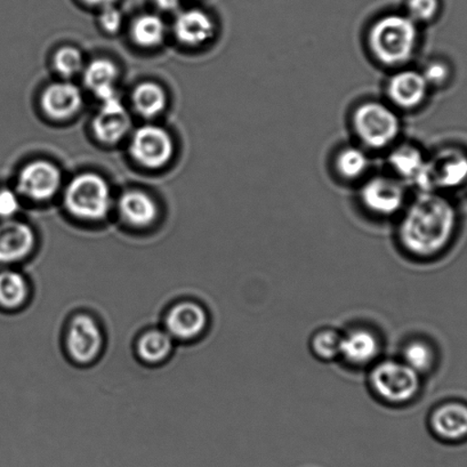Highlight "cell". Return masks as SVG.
I'll return each instance as SVG.
<instances>
[{
	"instance_id": "obj_1",
	"label": "cell",
	"mask_w": 467,
	"mask_h": 467,
	"mask_svg": "<svg viewBox=\"0 0 467 467\" xmlns=\"http://www.w3.org/2000/svg\"><path fill=\"white\" fill-rule=\"evenodd\" d=\"M397 220L399 249L419 263L441 258L455 243L460 228L455 203L438 192H417Z\"/></svg>"
},
{
	"instance_id": "obj_2",
	"label": "cell",
	"mask_w": 467,
	"mask_h": 467,
	"mask_svg": "<svg viewBox=\"0 0 467 467\" xmlns=\"http://www.w3.org/2000/svg\"><path fill=\"white\" fill-rule=\"evenodd\" d=\"M367 47L379 66L400 69L410 66L419 51L420 26L406 13L379 17L367 31Z\"/></svg>"
},
{
	"instance_id": "obj_3",
	"label": "cell",
	"mask_w": 467,
	"mask_h": 467,
	"mask_svg": "<svg viewBox=\"0 0 467 467\" xmlns=\"http://www.w3.org/2000/svg\"><path fill=\"white\" fill-rule=\"evenodd\" d=\"M423 380L399 357H382L367 369L371 396L389 408H405L419 400Z\"/></svg>"
},
{
	"instance_id": "obj_4",
	"label": "cell",
	"mask_w": 467,
	"mask_h": 467,
	"mask_svg": "<svg viewBox=\"0 0 467 467\" xmlns=\"http://www.w3.org/2000/svg\"><path fill=\"white\" fill-rule=\"evenodd\" d=\"M358 142L368 151H384L399 142L402 131L400 112L388 101L367 99L351 113Z\"/></svg>"
},
{
	"instance_id": "obj_5",
	"label": "cell",
	"mask_w": 467,
	"mask_h": 467,
	"mask_svg": "<svg viewBox=\"0 0 467 467\" xmlns=\"http://www.w3.org/2000/svg\"><path fill=\"white\" fill-rule=\"evenodd\" d=\"M358 201L374 219H398L410 201V188L389 171L370 174L360 183Z\"/></svg>"
},
{
	"instance_id": "obj_6",
	"label": "cell",
	"mask_w": 467,
	"mask_h": 467,
	"mask_svg": "<svg viewBox=\"0 0 467 467\" xmlns=\"http://www.w3.org/2000/svg\"><path fill=\"white\" fill-rule=\"evenodd\" d=\"M111 205V189L97 173L77 175L67 185L65 206L76 219L101 221L108 216Z\"/></svg>"
},
{
	"instance_id": "obj_7",
	"label": "cell",
	"mask_w": 467,
	"mask_h": 467,
	"mask_svg": "<svg viewBox=\"0 0 467 467\" xmlns=\"http://www.w3.org/2000/svg\"><path fill=\"white\" fill-rule=\"evenodd\" d=\"M384 338L373 325L359 323L342 330L339 361L350 369H368L383 357Z\"/></svg>"
},
{
	"instance_id": "obj_8",
	"label": "cell",
	"mask_w": 467,
	"mask_h": 467,
	"mask_svg": "<svg viewBox=\"0 0 467 467\" xmlns=\"http://www.w3.org/2000/svg\"><path fill=\"white\" fill-rule=\"evenodd\" d=\"M389 173L417 192H432L430 182L429 154L415 143L399 142L388 153Z\"/></svg>"
},
{
	"instance_id": "obj_9",
	"label": "cell",
	"mask_w": 467,
	"mask_h": 467,
	"mask_svg": "<svg viewBox=\"0 0 467 467\" xmlns=\"http://www.w3.org/2000/svg\"><path fill=\"white\" fill-rule=\"evenodd\" d=\"M430 182L432 192L449 194L467 187V151L447 145L429 156Z\"/></svg>"
},
{
	"instance_id": "obj_10",
	"label": "cell",
	"mask_w": 467,
	"mask_h": 467,
	"mask_svg": "<svg viewBox=\"0 0 467 467\" xmlns=\"http://www.w3.org/2000/svg\"><path fill=\"white\" fill-rule=\"evenodd\" d=\"M174 150L173 139L161 126L144 125L130 136V156L145 169H162L173 158Z\"/></svg>"
},
{
	"instance_id": "obj_11",
	"label": "cell",
	"mask_w": 467,
	"mask_h": 467,
	"mask_svg": "<svg viewBox=\"0 0 467 467\" xmlns=\"http://www.w3.org/2000/svg\"><path fill=\"white\" fill-rule=\"evenodd\" d=\"M431 92L420 69L403 67L396 69L385 83V97L399 112L419 110Z\"/></svg>"
},
{
	"instance_id": "obj_12",
	"label": "cell",
	"mask_w": 467,
	"mask_h": 467,
	"mask_svg": "<svg viewBox=\"0 0 467 467\" xmlns=\"http://www.w3.org/2000/svg\"><path fill=\"white\" fill-rule=\"evenodd\" d=\"M426 425L439 442L460 444L467 441V402L458 399L440 401L430 410Z\"/></svg>"
},
{
	"instance_id": "obj_13",
	"label": "cell",
	"mask_w": 467,
	"mask_h": 467,
	"mask_svg": "<svg viewBox=\"0 0 467 467\" xmlns=\"http://www.w3.org/2000/svg\"><path fill=\"white\" fill-rule=\"evenodd\" d=\"M61 185V171L47 161L29 162L17 178V192L34 202H47L56 197Z\"/></svg>"
},
{
	"instance_id": "obj_14",
	"label": "cell",
	"mask_w": 467,
	"mask_h": 467,
	"mask_svg": "<svg viewBox=\"0 0 467 467\" xmlns=\"http://www.w3.org/2000/svg\"><path fill=\"white\" fill-rule=\"evenodd\" d=\"M103 334L99 324L88 315H77L67 333V348L80 365H88L101 355Z\"/></svg>"
},
{
	"instance_id": "obj_15",
	"label": "cell",
	"mask_w": 467,
	"mask_h": 467,
	"mask_svg": "<svg viewBox=\"0 0 467 467\" xmlns=\"http://www.w3.org/2000/svg\"><path fill=\"white\" fill-rule=\"evenodd\" d=\"M36 242L35 231L25 222L0 221V266L26 260L34 252Z\"/></svg>"
},
{
	"instance_id": "obj_16",
	"label": "cell",
	"mask_w": 467,
	"mask_h": 467,
	"mask_svg": "<svg viewBox=\"0 0 467 467\" xmlns=\"http://www.w3.org/2000/svg\"><path fill=\"white\" fill-rule=\"evenodd\" d=\"M130 126L129 112L118 95L101 101V107L92 122L94 135L104 144L120 142L129 134Z\"/></svg>"
},
{
	"instance_id": "obj_17",
	"label": "cell",
	"mask_w": 467,
	"mask_h": 467,
	"mask_svg": "<svg viewBox=\"0 0 467 467\" xmlns=\"http://www.w3.org/2000/svg\"><path fill=\"white\" fill-rule=\"evenodd\" d=\"M205 307L196 302H181L166 316V330L173 338L190 341L205 332L208 326Z\"/></svg>"
},
{
	"instance_id": "obj_18",
	"label": "cell",
	"mask_w": 467,
	"mask_h": 467,
	"mask_svg": "<svg viewBox=\"0 0 467 467\" xmlns=\"http://www.w3.org/2000/svg\"><path fill=\"white\" fill-rule=\"evenodd\" d=\"M83 104V94L78 86L69 81L48 85L40 98L45 115L53 120L70 119L80 111Z\"/></svg>"
},
{
	"instance_id": "obj_19",
	"label": "cell",
	"mask_w": 467,
	"mask_h": 467,
	"mask_svg": "<svg viewBox=\"0 0 467 467\" xmlns=\"http://www.w3.org/2000/svg\"><path fill=\"white\" fill-rule=\"evenodd\" d=\"M173 28L176 39L189 47H199L211 42L216 33L214 20L201 8L180 11Z\"/></svg>"
},
{
	"instance_id": "obj_20",
	"label": "cell",
	"mask_w": 467,
	"mask_h": 467,
	"mask_svg": "<svg viewBox=\"0 0 467 467\" xmlns=\"http://www.w3.org/2000/svg\"><path fill=\"white\" fill-rule=\"evenodd\" d=\"M398 357L423 379L433 374L440 364L437 344L421 334L410 335L403 339Z\"/></svg>"
},
{
	"instance_id": "obj_21",
	"label": "cell",
	"mask_w": 467,
	"mask_h": 467,
	"mask_svg": "<svg viewBox=\"0 0 467 467\" xmlns=\"http://www.w3.org/2000/svg\"><path fill=\"white\" fill-rule=\"evenodd\" d=\"M333 164L335 173L346 182H362L370 175L371 158L368 150L360 144H348L339 148Z\"/></svg>"
},
{
	"instance_id": "obj_22",
	"label": "cell",
	"mask_w": 467,
	"mask_h": 467,
	"mask_svg": "<svg viewBox=\"0 0 467 467\" xmlns=\"http://www.w3.org/2000/svg\"><path fill=\"white\" fill-rule=\"evenodd\" d=\"M122 219L134 228H148L156 222L158 206L154 199L142 190H129L118 202Z\"/></svg>"
},
{
	"instance_id": "obj_23",
	"label": "cell",
	"mask_w": 467,
	"mask_h": 467,
	"mask_svg": "<svg viewBox=\"0 0 467 467\" xmlns=\"http://www.w3.org/2000/svg\"><path fill=\"white\" fill-rule=\"evenodd\" d=\"M119 71L108 58H97L84 67L83 78L86 88L92 90L99 101L117 97L116 83Z\"/></svg>"
},
{
	"instance_id": "obj_24",
	"label": "cell",
	"mask_w": 467,
	"mask_h": 467,
	"mask_svg": "<svg viewBox=\"0 0 467 467\" xmlns=\"http://www.w3.org/2000/svg\"><path fill=\"white\" fill-rule=\"evenodd\" d=\"M308 350L315 359L329 364L341 358L342 330L333 326L317 328L308 338Z\"/></svg>"
},
{
	"instance_id": "obj_25",
	"label": "cell",
	"mask_w": 467,
	"mask_h": 467,
	"mask_svg": "<svg viewBox=\"0 0 467 467\" xmlns=\"http://www.w3.org/2000/svg\"><path fill=\"white\" fill-rule=\"evenodd\" d=\"M131 103L135 111L144 118H154L164 112L167 106L165 89L154 81H143L131 94Z\"/></svg>"
},
{
	"instance_id": "obj_26",
	"label": "cell",
	"mask_w": 467,
	"mask_h": 467,
	"mask_svg": "<svg viewBox=\"0 0 467 467\" xmlns=\"http://www.w3.org/2000/svg\"><path fill=\"white\" fill-rule=\"evenodd\" d=\"M131 39L140 47L153 48L164 42L166 25L160 16L145 13L131 24Z\"/></svg>"
},
{
	"instance_id": "obj_27",
	"label": "cell",
	"mask_w": 467,
	"mask_h": 467,
	"mask_svg": "<svg viewBox=\"0 0 467 467\" xmlns=\"http://www.w3.org/2000/svg\"><path fill=\"white\" fill-rule=\"evenodd\" d=\"M30 288L28 281L19 272L0 271V306L16 310L28 301Z\"/></svg>"
},
{
	"instance_id": "obj_28",
	"label": "cell",
	"mask_w": 467,
	"mask_h": 467,
	"mask_svg": "<svg viewBox=\"0 0 467 467\" xmlns=\"http://www.w3.org/2000/svg\"><path fill=\"white\" fill-rule=\"evenodd\" d=\"M173 350V337L164 330H149L138 342V355L148 364L164 361Z\"/></svg>"
},
{
	"instance_id": "obj_29",
	"label": "cell",
	"mask_w": 467,
	"mask_h": 467,
	"mask_svg": "<svg viewBox=\"0 0 467 467\" xmlns=\"http://www.w3.org/2000/svg\"><path fill=\"white\" fill-rule=\"evenodd\" d=\"M54 67L65 78H71L84 70V57L79 49L72 47L58 48L54 56Z\"/></svg>"
},
{
	"instance_id": "obj_30",
	"label": "cell",
	"mask_w": 467,
	"mask_h": 467,
	"mask_svg": "<svg viewBox=\"0 0 467 467\" xmlns=\"http://www.w3.org/2000/svg\"><path fill=\"white\" fill-rule=\"evenodd\" d=\"M441 11L440 0H407L406 15L415 24L420 26L432 24Z\"/></svg>"
},
{
	"instance_id": "obj_31",
	"label": "cell",
	"mask_w": 467,
	"mask_h": 467,
	"mask_svg": "<svg viewBox=\"0 0 467 467\" xmlns=\"http://www.w3.org/2000/svg\"><path fill=\"white\" fill-rule=\"evenodd\" d=\"M420 70L431 90L446 88L451 83L452 77L451 66L442 58H432V60L426 62Z\"/></svg>"
},
{
	"instance_id": "obj_32",
	"label": "cell",
	"mask_w": 467,
	"mask_h": 467,
	"mask_svg": "<svg viewBox=\"0 0 467 467\" xmlns=\"http://www.w3.org/2000/svg\"><path fill=\"white\" fill-rule=\"evenodd\" d=\"M19 192L15 190L0 189V221L15 219L21 210Z\"/></svg>"
},
{
	"instance_id": "obj_33",
	"label": "cell",
	"mask_w": 467,
	"mask_h": 467,
	"mask_svg": "<svg viewBox=\"0 0 467 467\" xmlns=\"http://www.w3.org/2000/svg\"><path fill=\"white\" fill-rule=\"evenodd\" d=\"M124 16L116 5H110L99 10V24L107 34L119 33Z\"/></svg>"
},
{
	"instance_id": "obj_34",
	"label": "cell",
	"mask_w": 467,
	"mask_h": 467,
	"mask_svg": "<svg viewBox=\"0 0 467 467\" xmlns=\"http://www.w3.org/2000/svg\"><path fill=\"white\" fill-rule=\"evenodd\" d=\"M154 5L161 12L179 13L182 7L183 0H153Z\"/></svg>"
},
{
	"instance_id": "obj_35",
	"label": "cell",
	"mask_w": 467,
	"mask_h": 467,
	"mask_svg": "<svg viewBox=\"0 0 467 467\" xmlns=\"http://www.w3.org/2000/svg\"><path fill=\"white\" fill-rule=\"evenodd\" d=\"M86 5L97 7L101 10L103 7L116 5L118 0H81Z\"/></svg>"
}]
</instances>
